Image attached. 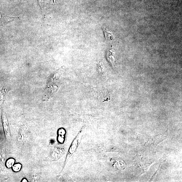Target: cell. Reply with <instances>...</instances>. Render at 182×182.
Segmentation results:
<instances>
[{"label": "cell", "instance_id": "cell-1", "mask_svg": "<svg viewBox=\"0 0 182 182\" xmlns=\"http://www.w3.org/2000/svg\"><path fill=\"white\" fill-rule=\"evenodd\" d=\"M62 69H59L50 75L47 82L43 97L44 100L50 99L56 92L59 87V79Z\"/></svg>", "mask_w": 182, "mask_h": 182}, {"label": "cell", "instance_id": "cell-2", "mask_svg": "<svg viewBox=\"0 0 182 182\" xmlns=\"http://www.w3.org/2000/svg\"><path fill=\"white\" fill-rule=\"evenodd\" d=\"M8 88L4 86L0 89V106L3 103L8 92Z\"/></svg>", "mask_w": 182, "mask_h": 182}, {"label": "cell", "instance_id": "cell-3", "mask_svg": "<svg viewBox=\"0 0 182 182\" xmlns=\"http://www.w3.org/2000/svg\"><path fill=\"white\" fill-rule=\"evenodd\" d=\"M15 162V159L13 157H10L6 160L5 163L6 166V168L8 169L11 168Z\"/></svg>", "mask_w": 182, "mask_h": 182}, {"label": "cell", "instance_id": "cell-4", "mask_svg": "<svg viewBox=\"0 0 182 182\" xmlns=\"http://www.w3.org/2000/svg\"><path fill=\"white\" fill-rule=\"evenodd\" d=\"M23 165L20 163H15L11 168L13 172L17 173L19 172L22 169Z\"/></svg>", "mask_w": 182, "mask_h": 182}, {"label": "cell", "instance_id": "cell-5", "mask_svg": "<svg viewBox=\"0 0 182 182\" xmlns=\"http://www.w3.org/2000/svg\"><path fill=\"white\" fill-rule=\"evenodd\" d=\"M107 59L110 63H111L112 65H114L115 62V59L113 52L111 50L109 51V53L107 54Z\"/></svg>", "mask_w": 182, "mask_h": 182}, {"label": "cell", "instance_id": "cell-6", "mask_svg": "<svg viewBox=\"0 0 182 182\" xmlns=\"http://www.w3.org/2000/svg\"><path fill=\"white\" fill-rule=\"evenodd\" d=\"M102 28L104 33V35H105V39L106 40L112 39L113 37L110 32L103 27H102Z\"/></svg>", "mask_w": 182, "mask_h": 182}, {"label": "cell", "instance_id": "cell-7", "mask_svg": "<svg viewBox=\"0 0 182 182\" xmlns=\"http://www.w3.org/2000/svg\"><path fill=\"white\" fill-rule=\"evenodd\" d=\"M21 182H28V181L27 179L25 178H23L22 179L21 181Z\"/></svg>", "mask_w": 182, "mask_h": 182}]
</instances>
